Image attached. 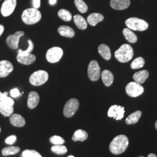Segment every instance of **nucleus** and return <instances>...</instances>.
Listing matches in <instances>:
<instances>
[{
  "instance_id": "393cba45",
  "label": "nucleus",
  "mask_w": 157,
  "mask_h": 157,
  "mask_svg": "<svg viewBox=\"0 0 157 157\" xmlns=\"http://www.w3.org/2000/svg\"><path fill=\"white\" fill-rule=\"evenodd\" d=\"M87 138H88L87 133L83 130L78 129L75 132L72 137V140L74 141H84Z\"/></svg>"
},
{
  "instance_id": "4c0bfd02",
  "label": "nucleus",
  "mask_w": 157,
  "mask_h": 157,
  "mask_svg": "<svg viewBox=\"0 0 157 157\" xmlns=\"http://www.w3.org/2000/svg\"><path fill=\"white\" fill-rule=\"evenodd\" d=\"M34 8L37 9L40 6V0H33Z\"/></svg>"
},
{
  "instance_id": "ea45409f",
  "label": "nucleus",
  "mask_w": 157,
  "mask_h": 157,
  "mask_svg": "<svg viewBox=\"0 0 157 157\" xmlns=\"http://www.w3.org/2000/svg\"><path fill=\"white\" fill-rule=\"evenodd\" d=\"M49 2H50V5L53 6L56 4V0H49Z\"/></svg>"
},
{
  "instance_id": "c9c22d12",
  "label": "nucleus",
  "mask_w": 157,
  "mask_h": 157,
  "mask_svg": "<svg viewBox=\"0 0 157 157\" xmlns=\"http://www.w3.org/2000/svg\"><path fill=\"white\" fill-rule=\"evenodd\" d=\"M17 141V136L15 135H12L6 139V143L8 144H13Z\"/></svg>"
},
{
  "instance_id": "f704fd0d",
  "label": "nucleus",
  "mask_w": 157,
  "mask_h": 157,
  "mask_svg": "<svg viewBox=\"0 0 157 157\" xmlns=\"http://www.w3.org/2000/svg\"><path fill=\"white\" fill-rule=\"evenodd\" d=\"M51 143L54 145H61L65 143V140L59 136H53L50 139Z\"/></svg>"
},
{
  "instance_id": "dca6fc26",
  "label": "nucleus",
  "mask_w": 157,
  "mask_h": 157,
  "mask_svg": "<svg viewBox=\"0 0 157 157\" xmlns=\"http://www.w3.org/2000/svg\"><path fill=\"white\" fill-rule=\"evenodd\" d=\"M40 101V97L37 92L32 91L29 94L28 106L30 109H34L37 106Z\"/></svg>"
},
{
  "instance_id": "2eb2a0df",
  "label": "nucleus",
  "mask_w": 157,
  "mask_h": 157,
  "mask_svg": "<svg viewBox=\"0 0 157 157\" xmlns=\"http://www.w3.org/2000/svg\"><path fill=\"white\" fill-rule=\"evenodd\" d=\"M130 0H111L110 6L116 10H124L129 7Z\"/></svg>"
},
{
  "instance_id": "412c9836",
  "label": "nucleus",
  "mask_w": 157,
  "mask_h": 157,
  "mask_svg": "<svg viewBox=\"0 0 157 157\" xmlns=\"http://www.w3.org/2000/svg\"><path fill=\"white\" fill-rule=\"evenodd\" d=\"M149 73L148 71L146 70H143L135 73L133 78L136 83H138L139 84H143L146 82Z\"/></svg>"
},
{
  "instance_id": "39448f33",
  "label": "nucleus",
  "mask_w": 157,
  "mask_h": 157,
  "mask_svg": "<svg viewBox=\"0 0 157 157\" xmlns=\"http://www.w3.org/2000/svg\"><path fill=\"white\" fill-rule=\"evenodd\" d=\"M125 24L129 29L135 31H144L148 28V23L137 17L129 18L126 21Z\"/></svg>"
},
{
  "instance_id": "5701e85b",
  "label": "nucleus",
  "mask_w": 157,
  "mask_h": 157,
  "mask_svg": "<svg viewBox=\"0 0 157 157\" xmlns=\"http://www.w3.org/2000/svg\"><path fill=\"white\" fill-rule=\"evenodd\" d=\"M98 50L99 54L105 60H109L111 58V51L108 45L105 44H101L99 45L98 48Z\"/></svg>"
},
{
  "instance_id": "79ce46f5",
  "label": "nucleus",
  "mask_w": 157,
  "mask_h": 157,
  "mask_svg": "<svg viewBox=\"0 0 157 157\" xmlns=\"http://www.w3.org/2000/svg\"><path fill=\"white\" fill-rule=\"evenodd\" d=\"M155 128L157 130V121H156V122H155Z\"/></svg>"
},
{
  "instance_id": "72a5a7b5",
  "label": "nucleus",
  "mask_w": 157,
  "mask_h": 157,
  "mask_svg": "<svg viewBox=\"0 0 157 157\" xmlns=\"http://www.w3.org/2000/svg\"><path fill=\"white\" fill-rule=\"evenodd\" d=\"M22 157H43L39 152L33 150H26L22 154Z\"/></svg>"
},
{
  "instance_id": "aec40b11",
  "label": "nucleus",
  "mask_w": 157,
  "mask_h": 157,
  "mask_svg": "<svg viewBox=\"0 0 157 157\" xmlns=\"http://www.w3.org/2000/svg\"><path fill=\"white\" fill-rule=\"evenodd\" d=\"M58 32L61 36L68 38H72L75 35L73 29L67 26H61L58 29Z\"/></svg>"
},
{
  "instance_id": "4be33fe9",
  "label": "nucleus",
  "mask_w": 157,
  "mask_h": 157,
  "mask_svg": "<svg viewBox=\"0 0 157 157\" xmlns=\"http://www.w3.org/2000/svg\"><path fill=\"white\" fill-rule=\"evenodd\" d=\"M101 78L104 85L107 87L110 86L113 82V75L108 70H104L101 73Z\"/></svg>"
},
{
  "instance_id": "e433bc0d",
  "label": "nucleus",
  "mask_w": 157,
  "mask_h": 157,
  "mask_svg": "<svg viewBox=\"0 0 157 157\" xmlns=\"http://www.w3.org/2000/svg\"><path fill=\"white\" fill-rule=\"evenodd\" d=\"M10 94H11V95L12 97H14V98H16V97H17L21 95L20 92H19V91L17 88H15V89L11 90Z\"/></svg>"
},
{
  "instance_id": "f03ea898",
  "label": "nucleus",
  "mask_w": 157,
  "mask_h": 157,
  "mask_svg": "<svg viewBox=\"0 0 157 157\" xmlns=\"http://www.w3.org/2000/svg\"><path fill=\"white\" fill-rule=\"evenodd\" d=\"M14 101L8 97V92L0 91V112L4 117H10L13 112Z\"/></svg>"
},
{
  "instance_id": "49530a36",
  "label": "nucleus",
  "mask_w": 157,
  "mask_h": 157,
  "mask_svg": "<svg viewBox=\"0 0 157 157\" xmlns=\"http://www.w3.org/2000/svg\"><path fill=\"white\" fill-rule=\"evenodd\" d=\"M0 1H1V0H0Z\"/></svg>"
},
{
  "instance_id": "9b49d317",
  "label": "nucleus",
  "mask_w": 157,
  "mask_h": 157,
  "mask_svg": "<svg viewBox=\"0 0 157 157\" xmlns=\"http://www.w3.org/2000/svg\"><path fill=\"white\" fill-rule=\"evenodd\" d=\"M17 4V0H5L1 8L2 16L6 17L11 15L15 10Z\"/></svg>"
},
{
  "instance_id": "bb28decb",
  "label": "nucleus",
  "mask_w": 157,
  "mask_h": 157,
  "mask_svg": "<svg viewBox=\"0 0 157 157\" xmlns=\"http://www.w3.org/2000/svg\"><path fill=\"white\" fill-rule=\"evenodd\" d=\"M123 33L126 39L130 43H135L137 41V37L129 29H124Z\"/></svg>"
},
{
  "instance_id": "6e6552de",
  "label": "nucleus",
  "mask_w": 157,
  "mask_h": 157,
  "mask_svg": "<svg viewBox=\"0 0 157 157\" xmlns=\"http://www.w3.org/2000/svg\"><path fill=\"white\" fill-rule=\"evenodd\" d=\"M63 54L62 48L58 47H54L47 51L46 54L47 60L50 63H56L60 61Z\"/></svg>"
},
{
  "instance_id": "9d476101",
  "label": "nucleus",
  "mask_w": 157,
  "mask_h": 157,
  "mask_svg": "<svg viewBox=\"0 0 157 157\" xmlns=\"http://www.w3.org/2000/svg\"><path fill=\"white\" fill-rule=\"evenodd\" d=\"M88 76L91 81L95 82L98 80L100 77L101 69L96 61H92L90 62L88 67Z\"/></svg>"
},
{
  "instance_id": "b1692460",
  "label": "nucleus",
  "mask_w": 157,
  "mask_h": 157,
  "mask_svg": "<svg viewBox=\"0 0 157 157\" xmlns=\"http://www.w3.org/2000/svg\"><path fill=\"white\" fill-rule=\"evenodd\" d=\"M73 21L79 29L85 30L87 28V23L84 17L80 15H76L73 17Z\"/></svg>"
},
{
  "instance_id": "cd10ccee",
  "label": "nucleus",
  "mask_w": 157,
  "mask_h": 157,
  "mask_svg": "<svg viewBox=\"0 0 157 157\" xmlns=\"http://www.w3.org/2000/svg\"><path fill=\"white\" fill-rule=\"evenodd\" d=\"M21 151V148L19 147H8L2 149V154L4 156H8L11 155L17 154Z\"/></svg>"
},
{
  "instance_id": "7c9ffc66",
  "label": "nucleus",
  "mask_w": 157,
  "mask_h": 157,
  "mask_svg": "<svg viewBox=\"0 0 157 157\" xmlns=\"http://www.w3.org/2000/svg\"><path fill=\"white\" fill-rule=\"evenodd\" d=\"M145 64L144 59L141 57L136 58L135 60L132 62L130 67L133 69H137L143 67Z\"/></svg>"
},
{
  "instance_id": "f3484780",
  "label": "nucleus",
  "mask_w": 157,
  "mask_h": 157,
  "mask_svg": "<svg viewBox=\"0 0 157 157\" xmlns=\"http://www.w3.org/2000/svg\"><path fill=\"white\" fill-rule=\"evenodd\" d=\"M10 122L13 126L18 128L24 126L26 124L24 118L17 113L12 114L10 117Z\"/></svg>"
},
{
  "instance_id": "c03bdc74",
  "label": "nucleus",
  "mask_w": 157,
  "mask_h": 157,
  "mask_svg": "<svg viewBox=\"0 0 157 157\" xmlns=\"http://www.w3.org/2000/svg\"><path fill=\"white\" fill-rule=\"evenodd\" d=\"M139 157H144V156H139Z\"/></svg>"
},
{
  "instance_id": "7ed1b4c3",
  "label": "nucleus",
  "mask_w": 157,
  "mask_h": 157,
  "mask_svg": "<svg viewBox=\"0 0 157 157\" xmlns=\"http://www.w3.org/2000/svg\"><path fill=\"white\" fill-rule=\"evenodd\" d=\"M133 56L132 47L128 44H124L115 52V58L122 63L129 62Z\"/></svg>"
},
{
  "instance_id": "58836bf2",
  "label": "nucleus",
  "mask_w": 157,
  "mask_h": 157,
  "mask_svg": "<svg viewBox=\"0 0 157 157\" xmlns=\"http://www.w3.org/2000/svg\"><path fill=\"white\" fill-rule=\"evenodd\" d=\"M4 31V27L3 25H0V36L2 35V34L3 33Z\"/></svg>"
},
{
  "instance_id": "6ab92c4d",
  "label": "nucleus",
  "mask_w": 157,
  "mask_h": 157,
  "mask_svg": "<svg viewBox=\"0 0 157 157\" xmlns=\"http://www.w3.org/2000/svg\"><path fill=\"white\" fill-rule=\"evenodd\" d=\"M104 20V16L98 13H93L89 15L87 19V22L91 26H94L99 22H101Z\"/></svg>"
},
{
  "instance_id": "37998d69",
  "label": "nucleus",
  "mask_w": 157,
  "mask_h": 157,
  "mask_svg": "<svg viewBox=\"0 0 157 157\" xmlns=\"http://www.w3.org/2000/svg\"><path fill=\"white\" fill-rule=\"evenodd\" d=\"M67 157H75L73 155H69V156H68Z\"/></svg>"
},
{
  "instance_id": "a211bd4d",
  "label": "nucleus",
  "mask_w": 157,
  "mask_h": 157,
  "mask_svg": "<svg viewBox=\"0 0 157 157\" xmlns=\"http://www.w3.org/2000/svg\"><path fill=\"white\" fill-rule=\"evenodd\" d=\"M17 58L18 62L21 63V64L26 65H29L33 63L34 62H35L36 59V56L32 54H30L27 56L17 55Z\"/></svg>"
},
{
  "instance_id": "4468645a",
  "label": "nucleus",
  "mask_w": 157,
  "mask_h": 157,
  "mask_svg": "<svg viewBox=\"0 0 157 157\" xmlns=\"http://www.w3.org/2000/svg\"><path fill=\"white\" fill-rule=\"evenodd\" d=\"M13 70V66L11 62L2 60L0 61V78H6Z\"/></svg>"
},
{
  "instance_id": "f8f14e48",
  "label": "nucleus",
  "mask_w": 157,
  "mask_h": 157,
  "mask_svg": "<svg viewBox=\"0 0 157 157\" xmlns=\"http://www.w3.org/2000/svg\"><path fill=\"white\" fill-rule=\"evenodd\" d=\"M25 33L22 31L17 32L14 34H11L8 36L6 39V42L7 45L10 48L13 50H16L18 48V44L19 42L20 38L24 36Z\"/></svg>"
},
{
  "instance_id": "c85d7f7f",
  "label": "nucleus",
  "mask_w": 157,
  "mask_h": 157,
  "mask_svg": "<svg viewBox=\"0 0 157 157\" xmlns=\"http://www.w3.org/2000/svg\"><path fill=\"white\" fill-rule=\"evenodd\" d=\"M58 15L61 19L66 22H69L72 19V15L69 11L65 9H61L58 12Z\"/></svg>"
},
{
  "instance_id": "c756f323",
  "label": "nucleus",
  "mask_w": 157,
  "mask_h": 157,
  "mask_svg": "<svg viewBox=\"0 0 157 157\" xmlns=\"http://www.w3.org/2000/svg\"><path fill=\"white\" fill-rule=\"evenodd\" d=\"M51 151L58 155H63L67 151V148L63 145H54L51 147Z\"/></svg>"
},
{
  "instance_id": "a878e982",
  "label": "nucleus",
  "mask_w": 157,
  "mask_h": 157,
  "mask_svg": "<svg viewBox=\"0 0 157 157\" xmlns=\"http://www.w3.org/2000/svg\"><path fill=\"white\" fill-rule=\"evenodd\" d=\"M142 112L140 111H137L131 113L128 118L126 119V123L128 124H133L138 122L140 119Z\"/></svg>"
},
{
  "instance_id": "0eeeda50",
  "label": "nucleus",
  "mask_w": 157,
  "mask_h": 157,
  "mask_svg": "<svg viewBox=\"0 0 157 157\" xmlns=\"http://www.w3.org/2000/svg\"><path fill=\"white\" fill-rule=\"evenodd\" d=\"M79 102L76 98H71L67 102L63 108V114L67 118H71L78 111Z\"/></svg>"
},
{
  "instance_id": "2f4dec72",
  "label": "nucleus",
  "mask_w": 157,
  "mask_h": 157,
  "mask_svg": "<svg viewBox=\"0 0 157 157\" xmlns=\"http://www.w3.org/2000/svg\"><path fill=\"white\" fill-rule=\"evenodd\" d=\"M75 4L81 13H84L88 10V6L83 0H75Z\"/></svg>"
},
{
  "instance_id": "473e14b6",
  "label": "nucleus",
  "mask_w": 157,
  "mask_h": 157,
  "mask_svg": "<svg viewBox=\"0 0 157 157\" xmlns=\"http://www.w3.org/2000/svg\"><path fill=\"white\" fill-rule=\"evenodd\" d=\"M28 42L29 43L28 48L25 51L19 50L17 51L18 55H19V56H27V55L31 54L32 51H33L34 48L33 43L30 40H28Z\"/></svg>"
},
{
  "instance_id": "423d86ee",
  "label": "nucleus",
  "mask_w": 157,
  "mask_h": 157,
  "mask_svg": "<svg viewBox=\"0 0 157 157\" xmlns=\"http://www.w3.org/2000/svg\"><path fill=\"white\" fill-rule=\"evenodd\" d=\"M48 79V74L45 71H37L34 72L30 77L29 80L30 83L39 86L44 84Z\"/></svg>"
},
{
  "instance_id": "a18cd8bd",
  "label": "nucleus",
  "mask_w": 157,
  "mask_h": 157,
  "mask_svg": "<svg viewBox=\"0 0 157 157\" xmlns=\"http://www.w3.org/2000/svg\"><path fill=\"white\" fill-rule=\"evenodd\" d=\"M0 131H1V128H0Z\"/></svg>"
},
{
  "instance_id": "1a4fd4ad",
  "label": "nucleus",
  "mask_w": 157,
  "mask_h": 157,
  "mask_svg": "<svg viewBox=\"0 0 157 157\" xmlns=\"http://www.w3.org/2000/svg\"><path fill=\"white\" fill-rule=\"evenodd\" d=\"M144 88L140 84L136 82H130L126 87V92L132 97H137L141 95L144 92Z\"/></svg>"
},
{
  "instance_id": "20e7f679",
  "label": "nucleus",
  "mask_w": 157,
  "mask_h": 157,
  "mask_svg": "<svg viewBox=\"0 0 157 157\" xmlns=\"http://www.w3.org/2000/svg\"><path fill=\"white\" fill-rule=\"evenodd\" d=\"M41 19V12L34 8H28L23 12L22 19L27 25H33L39 22Z\"/></svg>"
},
{
  "instance_id": "f257e3e1",
  "label": "nucleus",
  "mask_w": 157,
  "mask_h": 157,
  "mask_svg": "<svg viewBox=\"0 0 157 157\" xmlns=\"http://www.w3.org/2000/svg\"><path fill=\"white\" fill-rule=\"evenodd\" d=\"M129 146V140L127 136L121 135L115 137L109 144V150L113 154L119 155L126 151Z\"/></svg>"
},
{
  "instance_id": "a19ab883",
  "label": "nucleus",
  "mask_w": 157,
  "mask_h": 157,
  "mask_svg": "<svg viewBox=\"0 0 157 157\" xmlns=\"http://www.w3.org/2000/svg\"><path fill=\"white\" fill-rule=\"evenodd\" d=\"M157 157V155H156L155 154L151 153V154H150L148 155V157Z\"/></svg>"
},
{
  "instance_id": "ddd939ff",
  "label": "nucleus",
  "mask_w": 157,
  "mask_h": 157,
  "mask_svg": "<svg viewBox=\"0 0 157 157\" xmlns=\"http://www.w3.org/2000/svg\"><path fill=\"white\" fill-rule=\"evenodd\" d=\"M124 112L125 111L124 107L114 105L109 108L108 112V116L110 118H113L115 120L118 121L124 118Z\"/></svg>"
}]
</instances>
